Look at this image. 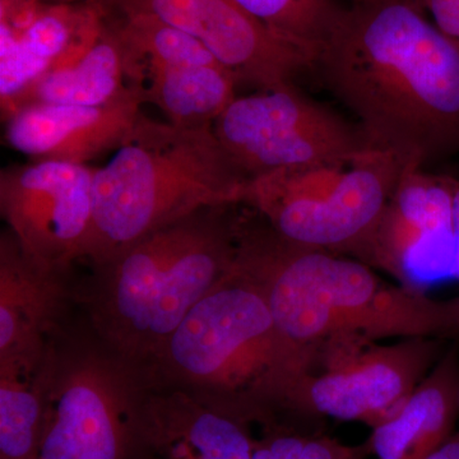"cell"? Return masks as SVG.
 I'll return each mask as SVG.
<instances>
[{"mask_svg": "<svg viewBox=\"0 0 459 459\" xmlns=\"http://www.w3.org/2000/svg\"><path fill=\"white\" fill-rule=\"evenodd\" d=\"M403 168L394 153L373 148L352 161L253 178L244 204L291 243L356 258Z\"/></svg>", "mask_w": 459, "mask_h": 459, "instance_id": "8992f818", "label": "cell"}, {"mask_svg": "<svg viewBox=\"0 0 459 459\" xmlns=\"http://www.w3.org/2000/svg\"><path fill=\"white\" fill-rule=\"evenodd\" d=\"M427 459H459V430Z\"/></svg>", "mask_w": 459, "mask_h": 459, "instance_id": "cb8c5ba5", "label": "cell"}, {"mask_svg": "<svg viewBox=\"0 0 459 459\" xmlns=\"http://www.w3.org/2000/svg\"><path fill=\"white\" fill-rule=\"evenodd\" d=\"M455 280L459 282V178L455 195Z\"/></svg>", "mask_w": 459, "mask_h": 459, "instance_id": "d4e9b609", "label": "cell"}, {"mask_svg": "<svg viewBox=\"0 0 459 459\" xmlns=\"http://www.w3.org/2000/svg\"><path fill=\"white\" fill-rule=\"evenodd\" d=\"M250 178L213 126L184 128L142 117L93 175L89 258L104 265L157 230L208 208L244 204Z\"/></svg>", "mask_w": 459, "mask_h": 459, "instance_id": "277c9868", "label": "cell"}, {"mask_svg": "<svg viewBox=\"0 0 459 459\" xmlns=\"http://www.w3.org/2000/svg\"><path fill=\"white\" fill-rule=\"evenodd\" d=\"M253 422L186 389L146 395L148 459H253Z\"/></svg>", "mask_w": 459, "mask_h": 459, "instance_id": "9a60e30c", "label": "cell"}, {"mask_svg": "<svg viewBox=\"0 0 459 459\" xmlns=\"http://www.w3.org/2000/svg\"><path fill=\"white\" fill-rule=\"evenodd\" d=\"M314 69L404 166L459 153V44L413 0L346 7Z\"/></svg>", "mask_w": 459, "mask_h": 459, "instance_id": "6da1fadb", "label": "cell"}, {"mask_svg": "<svg viewBox=\"0 0 459 459\" xmlns=\"http://www.w3.org/2000/svg\"><path fill=\"white\" fill-rule=\"evenodd\" d=\"M238 83L220 63L153 66L129 80L143 104L155 105L166 122L184 128L213 126L237 98Z\"/></svg>", "mask_w": 459, "mask_h": 459, "instance_id": "d6986e66", "label": "cell"}, {"mask_svg": "<svg viewBox=\"0 0 459 459\" xmlns=\"http://www.w3.org/2000/svg\"><path fill=\"white\" fill-rule=\"evenodd\" d=\"M234 207L208 208L157 230L100 265L95 318L122 358L156 361L190 310L234 272Z\"/></svg>", "mask_w": 459, "mask_h": 459, "instance_id": "5b68a950", "label": "cell"}, {"mask_svg": "<svg viewBox=\"0 0 459 459\" xmlns=\"http://www.w3.org/2000/svg\"><path fill=\"white\" fill-rule=\"evenodd\" d=\"M133 362L49 353L38 459H148Z\"/></svg>", "mask_w": 459, "mask_h": 459, "instance_id": "52a82bcc", "label": "cell"}, {"mask_svg": "<svg viewBox=\"0 0 459 459\" xmlns=\"http://www.w3.org/2000/svg\"><path fill=\"white\" fill-rule=\"evenodd\" d=\"M316 353L281 331L262 290L235 267L190 310L156 362L186 391L268 424L274 411L294 409Z\"/></svg>", "mask_w": 459, "mask_h": 459, "instance_id": "3957f363", "label": "cell"}, {"mask_svg": "<svg viewBox=\"0 0 459 459\" xmlns=\"http://www.w3.org/2000/svg\"><path fill=\"white\" fill-rule=\"evenodd\" d=\"M283 40L318 59L346 7L336 0H235ZM316 68V66H314Z\"/></svg>", "mask_w": 459, "mask_h": 459, "instance_id": "44dd1931", "label": "cell"}, {"mask_svg": "<svg viewBox=\"0 0 459 459\" xmlns=\"http://www.w3.org/2000/svg\"><path fill=\"white\" fill-rule=\"evenodd\" d=\"M459 413V352L453 346L397 412L371 429L377 459H427L453 434Z\"/></svg>", "mask_w": 459, "mask_h": 459, "instance_id": "2e32d148", "label": "cell"}, {"mask_svg": "<svg viewBox=\"0 0 459 459\" xmlns=\"http://www.w3.org/2000/svg\"><path fill=\"white\" fill-rule=\"evenodd\" d=\"M113 17L147 14L177 27L207 48L237 78L259 91L294 84L316 59L247 13L235 0H95Z\"/></svg>", "mask_w": 459, "mask_h": 459, "instance_id": "7c38bea8", "label": "cell"}, {"mask_svg": "<svg viewBox=\"0 0 459 459\" xmlns=\"http://www.w3.org/2000/svg\"><path fill=\"white\" fill-rule=\"evenodd\" d=\"M350 3L352 4H362V3H368L370 2V0H349Z\"/></svg>", "mask_w": 459, "mask_h": 459, "instance_id": "4316f807", "label": "cell"}, {"mask_svg": "<svg viewBox=\"0 0 459 459\" xmlns=\"http://www.w3.org/2000/svg\"><path fill=\"white\" fill-rule=\"evenodd\" d=\"M443 346V338H409L388 346L355 338L319 344L292 411L376 428L409 400L442 358Z\"/></svg>", "mask_w": 459, "mask_h": 459, "instance_id": "9c48e42d", "label": "cell"}, {"mask_svg": "<svg viewBox=\"0 0 459 459\" xmlns=\"http://www.w3.org/2000/svg\"><path fill=\"white\" fill-rule=\"evenodd\" d=\"M458 178L406 165L376 229L356 259L425 292L455 280Z\"/></svg>", "mask_w": 459, "mask_h": 459, "instance_id": "30bf717a", "label": "cell"}, {"mask_svg": "<svg viewBox=\"0 0 459 459\" xmlns=\"http://www.w3.org/2000/svg\"><path fill=\"white\" fill-rule=\"evenodd\" d=\"M102 26L104 14L93 0L78 4L18 0L0 9L2 113L42 75L82 56Z\"/></svg>", "mask_w": 459, "mask_h": 459, "instance_id": "4fadbf2b", "label": "cell"}, {"mask_svg": "<svg viewBox=\"0 0 459 459\" xmlns=\"http://www.w3.org/2000/svg\"><path fill=\"white\" fill-rule=\"evenodd\" d=\"M143 104L137 91L101 105L31 104L5 119L9 146L38 161L87 165L117 150L140 122Z\"/></svg>", "mask_w": 459, "mask_h": 459, "instance_id": "5bb4252c", "label": "cell"}, {"mask_svg": "<svg viewBox=\"0 0 459 459\" xmlns=\"http://www.w3.org/2000/svg\"><path fill=\"white\" fill-rule=\"evenodd\" d=\"M38 2L47 3V4H78L87 0H38Z\"/></svg>", "mask_w": 459, "mask_h": 459, "instance_id": "484cf974", "label": "cell"}, {"mask_svg": "<svg viewBox=\"0 0 459 459\" xmlns=\"http://www.w3.org/2000/svg\"><path fill=\"white\" fill-rule=\"evenodd\" d=\"M57 273L30 261L11 232L0 243V358L47 351L62 307Z\"/></svg>", "mask_w": 459, "mask_h": 459, "instance_id": "e0dca14e", "label": "cell"}, {"mask_svg": "<svg viewBox=\"0 0 459 459\" xmlns=\"http://www.w3.org/2000/svg\"><path fill=\"white\" fill-rule=\"evenodd\" d=\"M49 353L0 358V459H38Z\"/></svg>", "mask_w": 459, "mask_h": 459, "instance_id": "ffe728a7", "label": "cell"}, {"mask_svg": "<svg viewBox=\"0 0 459 459\" xmlns=\"http://www.w3.org/2000/svg\"><path fill=\"white\" fill-rule=\"evenodd\" d=\"M235 265L262 290L281 331L304 346L459 336V296L435 300L389 285L359 259L286 240L259 214L240 217Z\"/></svg>", "mask_w": 459, "mask_h": 459, "instance_id": "7a4b0ae2", "label": "cell"}, {"mask_svg": "<svg viewBox=\"0 0 459 459\" xmlns=\"http://www.w3.org/2000/svg\"><path fill=\"white\" fill-rule=\"evenodd\" d=\"M213 131L250 179L285 169L352 161L374 148L358 123L307 98L294 84L237 96Z\"/></svg>", "mask_w": 459, "mask_h": 459, "instance_id": "ba28073f", "label": "cell"}, {"mask_svg": "<svg viewBox=\"0 0 459 459\" xmlns=\"http://www.w3.org/2000/svg\"><path fill=\"white\" fill-rule=\"evenodd\" d=\"M132 91L122 41L104 16L101 32L86 53L72 65L39 78L3 113V117L8 119L18 108L31 104L101 107L126 98Z\"/></svg>", "mask_w": 459, "mask_h": 459, "instance_id": "ac0fdd59", "label": "cell"}, {"mask_svg": "<svg viewBox=\"0 0 459 459\" xmlns=\"http://www.w3.org/2000/svg\"><path fill=\"white\" fill-rule=\"evenodd\" d=\"M435 26L459 44V0H413Z\"/></svg>", "mask_w": 459, "mask_h": 459, "instance_id": "603a6c76", "label": "cell"}, {"mask_svg": "<svg viewBox=\"0 0 459 459\" xmlns=\"http://www.w3.org/2000/svg\"><path fill=\"white\" fill-rule=\"evenodd\" d=\"M267 433L255 439L253 459H367L369 443L347 446L323 435L280 430L267 424Z\"/></svg>", "mask_w": 459, "mask_h": 459, "instance_id": "7402d4cb", "label": "cell"}, {"mask_svg": "<svg viewBox=\"0 0 459 459\" xmlns=\"http://www.w3.org/2000/svg\"><path fill=\"white\" fill-rule=\"evenodd\" d=\"M93 175L89 165L36 161L0 172V208L30 261L57 272L89 258L93 235Z\"/></svg>", "mask_w": 459, "mask_h": 459, "instance_id": "8fae6325", "label": "cell"}]
</instances>
